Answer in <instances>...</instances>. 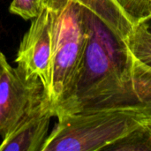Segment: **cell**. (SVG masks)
<instances>
[{
  "label": "cell",
  "mask_w": 151,
  "mask_h": 151,
  "mask_svg": "<svg viewBox=\"0 0 151 151\" xmlns=\"http://www.w3.org/2000/svg\"><path fill=\"white\" fill-rule=\"evenodd\" d=\"M134 24L151 15V0H118Z\"/></svg>",
  "instance_id": "11"
},
{
  "label": "cell",
  "mask_w": 151,
  "mask_h": 151,
  "mask_svg": "<svg viewBox=\"0 0 151 151\" xmlns=\"http://www.w3.org/2000/svg\"><path fill=\"white\" fill-rule=\"evenodd\" d=\"M53 117L50 103L47 99L2 140L0 151H42Z\"/></svg>",
  "instance_id": "6"
},
{
  "label": "cell",
  "mask_w": 151,
  "mask_h": 151,
  "mask_svg": "<svg viewBox=\"0 0 151 151\" xmlns=\"http://www.w3.org/2000/svg\"><path fill=\"white\" fill-rule=\"evenodd\" d=\"M48 99L38 78L28 77L19 66L12 67L5 57L0 72V136L10 134L18 124Z\"/></svg>",
  "instance_id": "4"
},
{
  "label": "cell",
  "mask_w": 151,
  "mask_h": 151,
  "mask_svg": "<svg viewBox=\"0 0 151 151\" xmlns=\"http://www.w3.org/2000/svg\"><path fill=\"white\" fill-rule=\"evenodd\" d=\"M126 45L134 59L151 67V15L134 25Z\"/></svg>",
  "instance_id": "9"
},
{
  "label": "cell",
  "mask_w": 151,
  "mask_h": 151,
  "mask_svg": "<svg viewBox=\"0 0 151 151\" xmlns=\"http://www.w3.org/2000/svg\"><path fill=\"white\" fill-rule=\"evenodd\" d=\"M50 21L51 65L47 89L50 106L56 108L72 89L80 72L88 27L85 9L75 0H41Z\"/></svg>",
  "instance_id": "3"
},
{
  "label": "cell",
  "mask_w": 151,
  "mask_h": 151,
  "mask_svg": "<svg viewBox=\"0 0 151 151\" xmlns=\"http://www.w3.org/2000/svg\"><path fill=\"white\" fill-rule=\"evenodd\" d=\"M96 15L123 42L131 32L134 22L118 0H75Z\"/></svg>",
  "instance_id": "8"
},
{
  "label": "cell",
  "mask_w": 151,
  "mask_h": 151,
  "mask_svg": "<svg viewBox=\"0 0 151 151\" xmlns=\"http://www.w3.org/2000/svg\"><path fill=\"white\" fill-rule=\"evenodd\" d=\"M57 119L42 151L106 150L134 130L151 123L147 114L133 104H113Z\"/></svg>",
  "instance_id": "2"
},
{
  "label": "cell",
  "mask_w": 151,
  "mask_h": 151,
  "mask_svg": "<svg viewBox=\"0 0 151 151\" xmlns=\"http://www.w3.org/2000/svg\"><path fill=\"white\" fill-rule=\"evenodd\" d=\"M106 150H151V123L134 130L127 136L109 146Z\"/></svg>",
  "instance_id": "10"
},
{
  "label": "cell",
  "mask_w": 151,
  "mask_h": 151,
  "mask_svg": "<svg viewBox=\"0 0 151 151\" xmlns=\"http://www.w3.org/2000/svg\"><path fill=\"white\" fill-rule=\"evenodd\" d=\"M51 51L50 16L46 6L42 3L39 12L32 19L31 25L20 42L15 62L27 76L38 78L46 92L50 78Z\"/></svg>",
  "instance_id": "5"
},
{
  "label": "cell",
  "mask_w": 151,
  "mask_h": 151,
  "mask_svg": "<svg viewBox=\"0 0 151 151\" xmlns=\"http://www.w3.org/2000/svg\"><path fill=\"white\" fill-rule=\"evenodd\" d=\"M41 0H12L10 12L24 19H32L41 9Z\"/></svg>",
  "instance_id": "12"
},
{
  "label": "cell",
  "mask_w": 151,
  "mask_h": 151,
  "mask_svg": "<svg viewBox=\"0 0 151 151\" xmlns=\"http://www.w3.org/2000/svg\"><path fill=\"white\" fill-rule=\"evenodd\" d=\"M113 104L138 106L151 120V67L140 63L131 55L129 74L122 88L88 111Z\"/></svg>",
  "instance_id": "7"
},
{
  "label": "cell",
  "mask_w": 151,
  "mask_h": 151,
  "mask_svg": "<svg viewBox=\"0 0 151 151\" xmlns=\"http://www.w3.org/2000/svg\"><path fill=\"white\" fill-rule=\"evenodd\" d=\"M85 15L88 38L82 64L72 89L53 109L56 118L92 109L119 91L129 74L131 54L126 43L86 9Z\"/></svg>",
  "instance_id": "1"
},
{
  "label": "cell",
  "mask_w": 151,
  "mask_h": 151,
  "mask_svg": "<svg viewBox=\"0 0 151 151\" xmlns=\"http://www.w3.org/2000/svg\"><path fill=\"white\" fill-rule=\"evenodd\" d=\"M4 57V55L2 52H0V72H1V68H2V61H3Z\"/></svg>",
  "instance_id": "13"
}]
</instances>
